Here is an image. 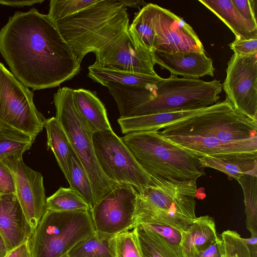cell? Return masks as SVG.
<instances>
[{
  "instance_id": "18",
  "label": "cell",
  "mask_w": 257,
  "mask_h": 257,
  "mask_svg": "<svg viewBox=\"0 0 257 257\" xmlns=\"http://www.w3.org/2000/svg\"><path fill=\"white\" fill-rule=\"evenodd\" d=\"M199 161L204 168L214 169L236 180L245 175L257 176V152L206 155Z\"/></svg>"
},
{
  "instance_id": "32",
  "label": "cell",
  "mask_w": 257,
  "mask_h": 257,
  "mask_svg": "<svg viewBox=\"0 0 257 257\" xmlns=\"http://www.w3.org/2000/svg\"><path fill=\"white\" fill-rule=\"evenodd\" d=\"M114 239L115 257H142L134 229L118 233Z\"/></svg>"
},
{
  "instance_id": "29",
  "label": "cell",
  "mask_w": 257,
  "mask_h": 257,
  "mask_svg": "<svg viewBox=\"0 0 257 257\" xmlns=\"http://www.w3.org/2000/svg\"><path fill=\"white\" fill-rule=\"evenodd\" d=\"M34 140L21 133L0 129V161L22 156L31 147Z\"/></svg>"
},
{
  "instance_id": "4",
  "label": "cell",
  "mask_w": 257,
  "mask_h": 257,
  "mask_svg": "<svg viewBox=\"0 0 257 257\" xmlns=\"http://www.w3.org/2000/svg\"><path fill=\"white\" fill-rule=\"evenodd\" d=\"M196 180H180L151 176L137 191L134 228L138 224H160L183 233L197 217Z\"/></svg>"
},
{
  "instance_id": "41",
  "label": "cell",
  "mask_w": 257,
  "mask_h": 257,
  "mask_svg": "<svg viewBox=\"0 0 257 257\" xmlns=\"http://www.w3.org/2000/svg\"><path fill=\"white\" fill-rule=\"evenodd\" d=\"M118 2L125 8L128 7L138 9L145 3L143 1L141 0H119Z\"/></svg>"
},
{
  "instance_id": "34",
  "label": "cell",
  "mask_w": 257,
  "mask_h": 257,
  "mask_svg": "<svg viewBox=\"0 0 257 257\" xmlns=\"http://www.w3.org/2000/svg\"><path fill=\"white\" fill-rule=\"evenodd\" d=\"M139 225V224H138ZM163 237L171 243L180 245L181 233L175 229L167 225L160 224H140Z\"/></svg>"
},
{
  "instance_id": "27",
  "label": "cell",
  "mask_w": 257,
  "mask_h": 257,
  "mask_svg": "<svg viewBox=\"0 0 257 257\" xmlns=\"http://www.w3.org/2000/svg\"><path fill=\"white\" fill-rule=\"evenodd\" d=\"M236 181L243 190L246 228L251 236H257V176L245 175Z\"/></svg>"
},
{
  "instance_id": "22",
  "label": "cell",
  "mask_w": 257,
  "mask_h": 257,
  "mask_svg": "<svg viewBox=\"0 0 257 257\" xmlns=\"http://www.w3.org/2000/svg\"><path fill=\"white\" fill-rule=\"evenodd\" d=\"M231 30L235 39H257V29L238 13L231 0H199Z\"/></svg>"
},
{
  "instance_id": "40",
  "label": "cell",
  "mask_w": 257,
  "mask_h": 257,
  "mask_svg": "<svg viewBox=\"0 0 257 257\" xmlns=\"http://www.w3.org/2000/svg\"><path fill=\"white\" fill-rule=\"evenodd\" d=\"M243 240L248 248L251 257H257V236H251L250 238Z\"/></svg>"
},
{
  "instance_id": "39",
  "label": "cell",
  "mask_w": 257,
  "mask_h": 257,
  "mask_svg": "<svg viewBox=\"0 0 257 257\" xmlns=\"http://www.w3.org/2000/svg\"><path fill=\"white\" fill-rule=\"evenodd\" d=\"M44 0H23V1H10L0 0V5L12 7H24L26 6H32L36 4H41Z\"/></svg>"
},
{
  "instance_id": "28",
  "label": "cell",
  "mask_w": 257,
  "mask_h": 257,
  "mask_svg": "<svg viewBox=\"0 0 257 257\" xmlns=\"http://www.w3.org/2000/svg\"><path fill=\"white\" fill-rule=\"evenodd\" d=\"M85 200L71 188L60 187L46 199V210L54 211H70L90 210Z\"/></svg>"
},
{
  "instance_id": "14",
  "label": "cell",
  "mask_w": 257,
  "mask_h": 257,
  "mask_svg": "<svg viewBox=\"0 0 257 257\" xmlns=\"http://www.w3.org/2000/svg\"><path fill=\"white\" fill-rule=\"evenodd\" d=\"M95 63L105 68L137 74L158 75L153 53L130 27L117 40L95 55Z\"/></svg>"
},
{
  "instance_id": "38",
  "label": "cell",
  "mask_w": 257,
  "mask_h": 257,
  "mask_svg": "<svg viewBox=\"0 0 257 257\" xmlns=\"http://www.w3.org/2000/svg\"><path fill=\"white\" fill-rule=\"evenodd\" d=\"M4 257H34L29 240L9 251Z\"/></svg>"
},
{
  "instance_id": "11",
  "label": "cell",
  "mask_w": 257,
  "mask_h": 257,
  "mask_svg": "<svg viewBox=\"0 0 257 257\" xmlns=\"http://www.w3.org/2000/svg\"><path fill=\"white\" fill-rule=\"evenodd\" d=\"M144 7L155 36L153 52H205L193 28L182 18L156 4L150 3Z\"/></svg>"
},
{
  "instance_id": "35",
  "label": "cell",
  "mask_w": 257,
  "mask_h": 257,
  "mask_svg": "<svg viewBox=\"0 0 257 257\" xmlns=\"http://www.w3.org/2000/svg\"><path fill=\"white\" fill-rule=\"evenodd\" d=\"M234 54L239 56H249L257 54V39H235L229 44Z\"/></svg>"
},
{
  "instance_id": "2",
  "label": "cell",
  "mask_w": 257,
  "mask_h": 257,
  "mask_svg": "<svg viewBox=\"0 0 257 257\" xmlns=\"http://www.w3.org/2000/svg\"><path fill=\"white\" fill-rule=\"evenodd\" d=\"M160 130L164 138L198 158L257 152V120L237 111L227 98Z\"/></svg>"
},
{
  "instance_id": "19",
  "label": "cell",
  "mask_w": 257,
  "mask_h": 257,
  "mask_svg": "<svg viewBox=\"0 0 257 257\" xmlns=\"http://www.w3.org/2000/svg\"><path fill=\"white\" fill-rule=\"evenodd\" d=\"M181 236L180 245L185 257H197L220 238L214 219L209 215L197 217Z\"/></svg>"
},
{
  "instance_id": "12",
  "label": "cell",
  "mask_w": 257,
  "mask_h": 257,
  "mask_svg": "<svg viewBox=\"0 0 257 257\" xmlns=\"http://www.w3.org/2000/svg\"><path fill=\"white\" fill-rule=\"evenodd\" d=\"M137 191L131 185L117 183L90 210L96 233L115 236L134 228Z\"/></svg>"
},
{
  "instance_id": "24",
  "label": "cell",
  "mask_w": 257,
  "mask_h": 257,
  "mask_svg": "<svg viewBox=\"0 0 257 257\" xmlns=\"http://www.w3.org/2000/svg\"><path fill=\"white\" fill-rule=\"evenodd\" d=\"M47 145L52 151L65 178L69 181L71 148L67 135L55 117L46 119Z\"/></svg>"
},
{
  "instance_id": "16",
  "label": "cell",
  "mask_w": 257,
  "mask_h": 257,
  "mask_svg": "<svg viewBox=\"0 0 257 257\" xmlns=\"http://www.w3.org/2000/svg\"><path fill=\"white\" fill-rule=\"evenodd\" d=\"M34 231L15 193L0 194V234L8 251L29 240Z\"/></svg>"
},
{
  "instance_id": "26",
  "label": "cell",
  "mask_w": 257,
  "mask_h": 257,
  "mask_svg": "<svg viewBox=\"0 0 257 257\" xmlns=\"http://www.w3.org/2000/svg\"><path fill=\"white\" fill-rule=\"evenodd\" d=\"M114 237L96 233L73 247L66 257H115Z\"/></svg>"
},
{
  "instance_id": "45",
  "label": "cell",
  "mask_w": 257,
  "mask_h": 257,
  "mask_svg": "<svg viewBox=\"0 0 257 257\" xmlns=\"http://www.w3.org/2000/svg\"><path fill=\"white\" fill-rule=\"evenodd\" d=\"M63 257H66V256H63Z\"/></svg>"
},
{
  "instance_id": "44",
  "label": "cell",
  "mask_w": 257,
  "mask_h": 257,
  "mask_svg": "<svg viewBox=\"0 0 257 257\" xmlns=\"http://www.w3.org/2000/svg\"><path fill=\"white\" fill-rule=\"evenodd\" d=\"M2 193V192H1V188H0V194Z\"/></svg>"
},
{
  "instance_id": "3",
  "label": "cell",
  "mask_w": 257,
  "mask_h": 257,
  "mask_svg": "<svg viewBox=\"0 0 257 257\" xmlns=\"http://www.w3.org/2000/svg\"><path fill=\"white\" fill-rule=\"evenodd\" d=\"M114 99L120 117L203 109L217 102L219 80L211 81L171 75L146 86L108 82L104 84Z\"/></svg>"
},
{
  "instance_id": "13",
  "label": "cell",
  "mask_w": 257,
  "mask_h": 257,
  "mask_svg": "<svg viewBox=\"0 0 257 257\" xmlns=\"http://www.w3.org/2000/svg\"><path fill=\"white\" fill-rule=\"evenodd\" d=\"M226 72L222 88L226 98L237 111L257 120V54H233Z\"/></svg>"
},
{
  "instance_id": "15",
  "label": "cell",
  "mask_w": 257,
  "mask_h": 257,
  "mask_svg": "<svg viewBox=\"0 0 257 257\" xmlns=\"http://www.w3.org/2000/svg\"><path fill=\"white\" fill-rule=\"evenodd\" d=\"M13 177L15 193L24 214L35 230L46 210V197L42 175L25 164L22 156L2 160Z\"/></svg>"
},
{
  "instance_id": "36",
  "label": "cell",
  "mask_w": 257,
  "mask_h": 257,
  "mask_svg": "<svg viewBox=\"0 0 257 257\" xmlns=\"http://www.w3.org/2000/svg\"><path fill=\"white\" fill-rule=\"evenodd\" d=\"M0 188L2 193H15V192L12 175L2 161H0Z\"/></svg>"
},
{
  "instance_id": "42",
  "label": "cell",
  "mask_w": 257,
  "mask_h": 257,
  "mask_svg": "<svg viewBox=\"0 0 257 257\" xmlns=\"http://www.w3.org/2000/svg\"><path fill=\"white\" fill-rule=\"evenodd\" d=\"M8 252L4 239L0 234V257H4Z\"/></svg>"
},
{
  "instance_id": "10",
  "label": "cell",
  "mask_w": 257,
  "mask_h": 257,
  "mask_svg": "<svg viewBox=\"0 0 257 257\" xmlns=\"http://www.w3.org/2000/svg\"><path fill=\"white\" fill-rule=\"evenodd\" d=\"M92 142L99 166L110 180L129 184L138 192L150 183L151 176L112 130L94 133Z\"/></svg>"
},
{
  "instance_id": "30",
  "label": "cell",
  "mask_w": 257,
  "mask_h": 257,
  "mask_svg": "<svg viewBox=\"0 0 257 257\" xmlns=\"http://www.w3.org/2000/svg\"><path fill=\"white\" fill-rule=\"evenodd\" d=\"M68 183L70 188L76 191L92 209L95 204V201L91 182L72 149L70 179Z\"/></svg>"
},
{
  "instance_id": "20",
  "label": "cell",
  "mask_w": 257,
  "mask_h": 257,
  "mask_svg": "<svg viewBox=\"0 0 257 257\" xmlns=\"http://www.w3.org/2000/svg\"><path fill=\"white\" fill-rule=\"evenodd\" d=\"M75 104L93 132L112 130L104 105L95 92L83 88L73 89Z\"/></svg>"
},
{
  "instance_id": "25",
  "label": "cell",
  "mask_w": 257,
  "mask_h": 257,
  "mask_svg": "<svg viewBox=\"0 0 257 257\" xmlns=\"http://www.w3.org/2000/svg\"><path fill=\"white\" fill-rule=\"evenodd\" d=\"M88 68V77L102 85L108 82H112L124 85L143 87L155 83L162 78L158 75L137 74L105 68L95 63Z\"/></svg>"
},
{
  "instance_id": "6",
  "label": "cell",
  "mask_w": 257,
  "mask_h": 257,
  "mask_svg": "<svg viewBox=\"0 0 257 257\" xmlns=\"http://www.w3.org/2000/svg\"><path fill=\"white\" fill-rule=\"evenodd\" d=\"M120 139L151 176L197 180L205 174L198 157L164 138L159 131L128 134Z\"/></svg>"
},
{
  "instance_id": "7",
  "label": "cell",
  "mask_w": 257,
  "mask_h": 257,
  "mask_svg": "<svg viewBox=\"0 0 257 257\" xmlns=\"http://www.w3.org/2000/svg\"><path fill=\"white\" fill-rule=\"evenodd\" d=\"M73 91V89L63 87L54 94L55 117L64 128L72 150L90 180L95 204L111 191L117 183L110 180L99 166L92 142L94 133L77 109Z\"/></svg>"
},
{
  "instance_id": "21",
  "label": "cell",
  "mask_w": 257,
  "mask_h": 257,
  "mask_svg": "<svg viewBox=\"0 0 257 257\" xmlns=\"http://www.w3.org/2000/svg\"><path fill=\"white\" fill-rule=\"evenodd\" d=\"M203 109L119 117L117 122L120 126L121 133L126 135L159 131L170 123L190 116Z\"/></svg>"
},
{
  "instance_id": "37",
  "label": "cell",
  "mask_w": 257,
  "mask_h": 257,
  "mask_svg": "<svg viewBox=\"0 0 257 257\" xmlns=\"http://www.w3.org/2000/svg\"><path fill=\"white\" fill-rule=\"evenodd\" d=\"M221 236V239L222 241L221 257H233L235 254L234 247L228 230L223 231Z\"/></svg>"
},
{
  "instance_id": "8",
  "label": "cell",
  "mask_w": 257,
  "mask_h": 257,
  "mask_svg": "<svg viewBox=\"0 0 257 257\" xmlns=\"http://www.w3.org/2000/svg\"><path fill=\"white\" fill-rule=\"evenodd\" d=\"M96 231L90 210H46L29 241L34 257H63Z\"/></svg>"
},
{
  "instance_id": "9",
  "label": "cell",
  "mask_w": 257,
  "mask_h": 257,
  "mask_svg": "<svg viewBox=\"0 0 257 257\" xmlns=\"http://www.w3.org/2000/svg\"><path fill=\"white\" fill-rule=\"evenodd\" d=\"M34 94L0 62V129L19 133L35 140L46 118L36 107Z\"/></svg>"
},
{
  "instance_id": "1",
  "label": "cell",
  "mask_w": 257,
  "mask_h": 257,
  "mask_svg": "<svg viewBox=\"0 0 257 257\" xmlns=\"http://www.w3.org/2000/svg\"><path fill=\"white\" fill-rule=\"evenodd\" d=\"M0 53L15 77L33 90L56 87L80 70L55 24L35 8L9 17L0 31Z\"/></svg>"
},
{
  "instance_id": "33",
  "label": "cell",
  "mask_w": 257,
  "mask_h": 257,
  "mask_svg": "<svg viewBox=\"0 0 257 257\" xmlns=\"http://www.w3.org/2000/svg\"><path fill=\"white\" fill-rule=\"evenodd\" d=\"M240 16L253 28L257 29L256 0H231Z\"/></svg>"
},
{
  "instance_id": "43",
  "label": "cell",
  "mask_w": 257,
  "mask_h": 257,
  "mask_svg": "<svg viewBox=\"0 0 257 257\" xmlns=\"http://www.w3.org/2000/svg\"><path fill=\"white\" fill-rule=\"evenodd\" d=\"M233 257H238V255L237 254V253H235V254H234L233 255Z\"/></svg>"
},
{
  "instance_id": "5",
  "label": "cell",
  "mask_w": 257,
  "mask_h": 257,
  "mask_svg": "<svg viewBox=\"0 0 257 257\" xmlns=\"http://www.w3.org/2000/svg\"><path fill=\"white\" fill-rule=\"evenodd\" d=\"M53 23L80 63L87 54L99 53L130 26L126 8L111 0L99 1Z\"/></svg>"
},
{
  "instance_id": "17",
  "label": "cell",
  "mask_w": 257,
  "mask_h": 257,
  "mask_svg": "<svg viewBox=\"0 0 257 257\" xmlns=\"http://www.w3.org/2000/svg\"><path fill=\"white\" fill-rule=\"evenodd\" d=\"M153 55L155 64L172 74L196 79L205 75L214 76L213 61L205 52L167 54L155 51Z\"/></svg>"
},
{
  "instance_id": "31",
  "label": "cell",
  "mask_w": 257,
  "mask_h": 257,
  "mask_svg": "<svg viewBox=\"0 0 257 257\" xmlns=\"http://www.w3.org/2000/svg\"><path fill=\"white\" fill-rule=\"evenodd\" d=\"M99 0H51L47 14L51 21L54 23L74 15L97 3Z\"/></svg>"
},
{
  "instance_id": "23",
  "label": "cell",
  "mask_w": 257,
  "mask_h": 257,
  "mask_svg": "<svg viewBox=\"0 0 257 257\" xmlns=\"http://www.w3.org/2000/svg\"><path fill=\"white\" fill-rule=\"evenodd\" d=\"M142 257H185L180 245L170 243L158 233L141 225L133 228Z\"/></svg>"
}]
</instances>
